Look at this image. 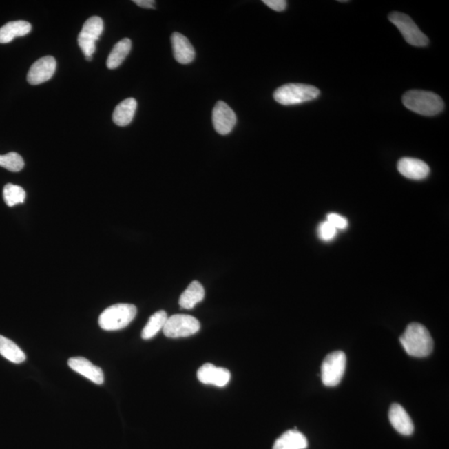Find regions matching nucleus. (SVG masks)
I'll list each match as a JSON object with an SVG mask.
<instances>
[{"mask_svg": "<svg viewBox=\"0 0 449 449\" xmlns=\"http://www.w3.org/2000/svg\"><path fill=\"white\" fill-rule=\"evenodd\" d=\"M402 101L408 109L428 117L438 115L444 108L443 99L428 91H408L403 96Z\"/></svg>", "mask_w": 449, "mask_h": 449, "instance_id": "nucleus-2", "label": "nucleus"}, {"mask_svg": "<svg viewBox=\"0 0 449 449\" xmlns=\"http://www.w3.org/2000/svg\"><path fill=\"white\" fill-rule=\"evenodd\" d=\"M3 196L7 205L14 207L25 202L26 192L23 187L9 183L3 187Z\"/></svg>", "mask_w": 449, "mask_h": 449, "instance_id": "nucleus-23", "label": "nucleus"}, {"mask_svg": "<svg viewBox=\"0 0 449 449\" xmlns=\"http://www.w3.org/2000/svg\"><path fill=\"white\" fill-rule=\"evenodd\" d=\"M198 378L204 384L218 387L226 386L231 380V373L227 368L205 364L198 371Z\"/></svg>", "mask_w": 449, "mask_h": 449, "instance_id": "nucleus-11", "label": "nucleus"}, {"mask_svg": "<svg viewBox=\"0 0 449 449\" xmlns=\"http://www.w3.org/2000/svg\"><path fill=\"white\" fill-rule=\"evenodd\" d=\"M317 87L303 83H288L275 91L274 98L282 105L290 106L312 101L319 97Z\"/></svg>", "mask_w": 449, "mask_h": 449, "instance_id": "nucleus-4", "label": "nucleus"}, {"mask_svg": "<svg viewBox=\"0 0 449 449\" xmlns=\"http://www.w3.org/2000/svg\"><path fill=\"white\" fill-rule=\"evenodd\" d=\"M174 58L179 63L188 64L194 61L196 56L194 46L185 36L174 33L171 37Z\"/></svg>", "mask_w": 449, "mask_h": 449, "instance_id": "nucleus-15", "label": "nucleus"}, {"mask_svg": "<svg viewBox=\"0 0 449 449\" xmlns=\"http://www.w3.org/2000/svg\"><path fill=\"white\" fill-rule=\"evenodd\" d=\"M306 437L297 430H289L276 439L273 449H306Z\"/></svg>", "mask_w": 449, "mask_h": 449, "instance_id": "nucleus-18", "label": "nucleus"}, {"mask_svg": "<svg viewBox=\"0 0 449 449\" xmlns=\"http://www.w3.org/2000/svg\"><path fill=\"white\" fill-rule=\"evenodd\" d=\"M200 328V322L194 316L174 315L167 318L163 331L168 338L176 339L194 335Z\"/></svg>", "mask_w": 449, "mask_h": 449, "instance_id": "nucleus-8", "label": "nucleus"}, {"mask_svg": "<svg viewBox=\"0 0 449 449\" xmlns=\"http://www.w3.org/2000/svg\"><path fill=\"white\" fill-rule=\"evenodd\" d=\"M390 22L395 25L408 43L415 47H425L428 44V39L413 21L410 16L394 12L388 16Z\"/></svg>", "mask_w": 449, "mask_h": 449, "instance_id": "nucleus-7", "label": "nucleus"}, {"mask_svg": "<svg viewBox=\"0 0 449 449\" xmlns=\"http://www.w3.org/2000/svg\"><path fill=\"white\" fill-rule=\"evenodd\" d=\"M263 3L271 10L278 12L284 11L287 7V2L284 0H264Z\"/></svg>", "mask_w": 449, "mask_h": 449, "instance_id": "nucleus-27", "label": "nucleus"}, {"mask_svg": "<svg viewBox=\"0 0 449 449\" xmlns=\"http://www.w3.org/2000/svg\"><path fill=\"white\" fill-rule=\"evenodd\" d=\"M134 3L144 9H155L156 2L154 0H134Z\"/></svg>", "mask_w": 449, "mask_h": 449, "instance_id": "nucleus-28", "label": "nucleus"}, {"mask_svg": "<svg viewBox=\"0 0 449 449\" xmlns=\"http://www.w3.org/2000/svg\"><path fill=\"white\" fill-rule=\"evenodd\" d=\"M398 170L400 174L411 180H423L430 174V167L419 159L404 158L398 163Z\"/></svg>", "mask_w": 449, "mask_h": 449, "instance_id": "nucleus-13", "label": "nucleus"}, {"mask_svg": "<svg viewBox=\"0 0 449 449\" xmlns=\"http://www.w3.org/2000/svg\"><path fill=\"white\" fill-rule=\"evenodd\" d=\"M392 426L403 435H411L415 431L414 423L404 408L399 404H392L388 412Z\"/></svg>", "mask_w": 449, "mask_h": 449, "instance_id": "nucleus-14", "label": "nucleus"}, {"mask_svg": "<svg viewBox=\"0 0 449 449\" xmlns=\"http://www.w3.org/2000/svg\"><path fill=\"white\" fill-rule=\"evenodd\" d=\"M0 167L10 171L17 172L25 167V162L17 152H12L6 155H0Z\"/></svg>", "mask_w": 449, "mask_h": 449, "instance_id": "nucleus-24", "label": "nucleus"}, {"mask_svg": "<svg viewBox=\"0 0 449 449\" xmlns=\"http://www.w3.org/2000/svg\"><path fill=\"white\" fill-rule=\"evenodd\" d=\"M31 30L30 23L23 20L7 23L6 25L0 28V43H10L16 37L29 34Z\"/></svg>", "mask_w": 449, "mask_h": 449, "instance_id": "nucleus-17", "label": "nucleus"}, {"mask_svg": "<svg viewBox=\"0 0 449 449\" xmlns=\"http://www.w3.org/2000/svg\"><path fill=\"white\" fill-rule=\"evenodd\" d=\"M103 31V21L98 16H93L87 20L78 38L79 45L88 61L93 59L96 50V42Z\"/></svg>", "mask_w": 449, "mask_h": 449, "instance_id": "nucleus-6", "label": "nucleus"}, {"mask_svg": "<svg viewBox=\"0 0 449 449\" xmlns=\"http://www.w3.org/2000/svg\"><path fill=\"white\" fill-rule=\"evenodd\" d=\"M399 340L407 354L417 358L427 357L434 350V340L430 331L419 323L408 324Z\"/></svg>", "mask_w": 449, "mask_h": 449, "instance_id": "nucleus-1", "label": "nucleus"}, {"mask_svg": "<svg viewBox=\"0 0 449 449\" xmlns=\"http://www.w3.org/2000/svg\"><path fill=\"white\" fill-rule=\"evenodd\" d=\"M238 118L235 112L222 101L216 103L212 112V123L215 130L220 135H227L233 130Z\"/></svg>", "mask_w": 449, "mask_h": 449, "instance_id": "nucleus-9", "label": "nucleus"}, {"mask_svg": "<svg viewBox=\"0 0 449 449\" xmlns=\"http://www.w3.org/2000/svg\"><path fill=\"white\" fill-rule=\"evenodd\" d=\"M326 220L330 222L337 231L346 229L348 220L344 216L336 213H331L327 216Z\"/></svg>", "mask_w": 449, "mask_h": 449, "instance_id": "nucleus-26", "label": "nucleus"}, {"mask_svg": "<svg viewBox=\"0 0 449 449\" xmlns=\"http://www.w3.org/2000/svg\"><path fill=\"white\" fill-rule=\"evenodd\" d=\"M132 49V41L129 39H123L115 44L107 60V67L109 70L117 69L127 56L129 54Z\"/></svg>", "mask_w": 449, "mask_h": 449, "instance_id": "nucleus-20", "label": "nucleus"}, {"mask_svg": "<svg viewBox=\"0 0 449 449\" xmlns=\"http://www.w3.org/2000/svg\"><path fill=\"white\" fill-rule=\"evenodd\" d=\"M137 308L131 304H116L103 311L99 316V326L104 331L122 330L129 324L137 315Z\"/></svg>", "mask_w": 449, "mask_h": 449, "instance_id": "nucleus-3", "label": "nucleus"}, {"mask_svg": "<svg viewBox=\"0 0 449 449\" xmlns=\"http://www.w3.org/2000/svg\"><path fill=\"white\" fill-rule=\"evenodd\" d=\"M69 366L78 374L86 377L96 384L104 383V375L101 368L94 366L90 360L83 357H74L69 359Z\"/></svg>", "mask_w": 449, "mask_h": 449, "instance_id": "nucleus-12", "label": "nucleus"}, {"mask_svg": "<svg viewBox=\"0 0 449 449\" xmlns=\"http://www.w3.org/2000/svg\"><path fill=\"white\" fill-rule=\"evenodd\" d=\"M346 368V355L335 351L324 358L322 366V379L324 386L334 387L342 382Z\"/></svg>", "mask_w": 449, "mask_h": 449, "instance_id": "nucleus-5", "label": "nucleus"}, {"mask_svg": "<svg viewBox=\"0 0 449 449\" xmlns=\"http://www.w3.org/2000/svg\"><path fill=\"white\" fill-rule=\"evenodd\" d=\"M138 103L136 99L130 98L123 100L115 107L112 120L116 125L125 127L130 124L137 110Z\"/></svg>", "mask_w": 449, "mask_h": 449, "instance_id": "nucleus-16", "label": "nucleus"}, {"mask_svg": "<svg viewBox=\"0 0 449 449\" xmlns=\"http://www.w3.org/2000/svg\"><path fill=\"white\" fill-rule=\"evenodd\" d=\"M57 63L52 56L39 59L31 66L27 75V80L32 85H39L49 81L53 77Z\"/></svg>", "mask_w": 449, "mask_h": 449, "instance_id": "nucleus-10", "label": "nucleus"}, {"mask_svg": "<svg viewBox=\"0 0 449 449\" xmlns=\"http://www.w3.org/2000/svg\"><path fill=\"white\" fill-rule=\"evenodd\" d=\"M167 313L164 311H159L154 313L151 316L145 327L142 331V338L143 340H150L163 330L167 320Z\"/></svg>", "mask_w": 449, "mask_h": 449, "instance_id": "nucleus-22", "label": "nucleus"}, {"mask_svg": "<svg viewBox=\"0 0 449 449\" xmlns=\"http://www.w3.org/2000/svg\"><path fill=\"white\" fill-rule=\"evenodd\" d=\"M0 355L14 364H21L26 360V355L21 348L3 335H0Z\"/></svg>", "mask_w": 449, "mask_h": 449, "instance_id": "nucleus-21", "label": "nucleus"}, {"mask_svg": "<svg viewBox=\"0 0 449 449\" xmlns=\"http://www.w3.org/2000/svg\"><path fill=\"white\" fill-rule=\"evenodd\" d=\"M317 231L320 239L324 240V242H331L335 238L337 234L335 228L327 220L319 224Z\"/></svg>", "mask_w": 449, "mask_h": 449, "instance_id": "nucleus-25", "label": "nucleus"}, {"mask_svg": "<svg viewBox=\"0 0 449 449\" xmlns=\"http://www.w3.org/2000/svg\"><path fill=\"white\" fill-rule=\"evenodd\" d=\"M204 297H205V290L202 284L195 280L189 284L180 297V306L186 310H191L196 304L202 302Z\"/></svg>", "mask_w": 449, "mask_h": 449, "instance_id": "nucleus-19", "label": "nucleus"}]
</instances>
